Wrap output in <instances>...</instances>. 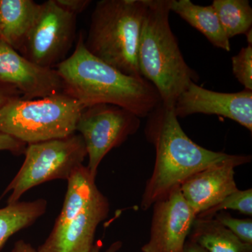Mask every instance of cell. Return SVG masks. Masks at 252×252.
Returning a JSON list of instances; mask_svg holds the SVG:
<instances>
[{
    "mask_svg": "<svg viewBox=\"0 0 252 252\" xmlns=\"http://www.w3.org/2000/svg\"><path fill=\"white\" fill-rule=\"evenodd\" d=\"M55 69L62 79L63 93L85 108L112 104L142 118L162 103L157 89L147 79L126 75L91 54L81 33L73 54Z\"/></svg>",
    "mask_w": 252,
    "mask_h": 252,
    "instance_id": "obj_1",
    "label": "cell"
},
{
    "mask_svg": "<svg viewBox=\"0 0 252 252\" xmlns=\"http://www.w3.org/2000/svg\"><path fill=\"white\" fill-rule=\"evenodd\" d=\"M145 135L156 149L155 165L142 194L146 211L204 169L237 155L213 152L195 143L181 127L174 107L162 103L148 116Z\"/></svg>",
    "mask_w": 252,
    "mask_h": 252,
    "instance_id": "obj_2",
    "label": "cell"
},
{
    "mask_svg": "<svg viewBox=\"0 0 252 252\" xmlns=\"http://www.w3.org/2000/svg\"><path fill=\"white\" fill-rule=\"evenodd\" d=\"M172 0H147L139 44L141 75L157 89L162 104L174 107L177 99L199 77L186 63L170 27Z\"/></svg>",
    "mask_w": 252,
    "mask_h": 252,
    "instance_id": "obj_3",
    "label": "cell"
},
{
    "mask_svg": "<svg viewBox=\"0 0 252 252\" xmlns=\"http://www.w3.org/2000/svg\"><path fill=\"white\" fill-rule=\"evenodd\" d=\"M147 0H101L91 16L86 49L127 76L143 77L138 64Z\"/></svg>",
    "mask_w": 252,
    "mask_h": 252,
    "instance_id": "obj_4",
    "label": "cell"
},
{
    "mask_svg": "<svg viewBox=\"0 0 252 252\" xmlns=\"http://www.w3.org/2000/svg\"><path fill=\"white\" fill-rule=\"evenodd\" d=\"M108 200L85 167L67 180L61 213L37 252H91L97 226L108 216Z\"/></svg>",
    "mask_w": 252,
    "mask_h": 252,
    "instance_id": "obj_5",
    "label": "cell"
},
{
    "mask_svg": "<svg viewBox=\"0 0 252 252\" xmlns=\"http://www.w3.org/2000/svg\"><path fill=\"white\" fill-rule=\"evenodd\" d=\"M85 107L67 94L13 99L0 108V132L26 144L75 133Z\"/></svg>",
    "mask_w": 252,
    "mask_h": 252,
    "instance_id": "obj_6",
    "label": "cell"
},
{
    "mask_svg": "<svg viewBox=\"0 0 252 252\" xmlns=\"http://www.w3.org/2000/svg\"><path fill=\"white\" fill-rule=\"evenodd\" d=\"M24 162L5 189L9 193L7 205L19 202L33 187L55 180H67L87 157L85 144L79 134L28 144Z\"/></svg>",
    "mask_w": 252,
    "mask_h": 252,
    "instance_id": "obj_7",
    "label": "cell"
},
{
    "mask_svg": "<svg viewBox=\"0 0 252 252\" xmlns=\"http://www.w3.org/2000/svg\"><path fill=\"white\" fill-rule=\"evenodd\" d=\"M140 126V118L118 106L95 104L84 109L76 132L84 140L89 157L86 167L94 178L105 156L136 133Z\"/></svg>",
    "mask_w": 252,
    "mask_h": 252,
    "instance_id": "obj_8",
    "label": "cell"
},
{
    "mask_svg": "<svg viewBox=\"0 0 252 252\" xmlns=\"http://www.w3.org/2000/svg\"><path fill=\"white\" fill-rule=\"evenodd\" d=\"M77 16L55 0L39 5V12L20 54L44 67L56 68L66 59L76 38Z\"/></svg>",
    "mask_w": 252,
    "mask_h": 252,
    "instance_id": "obj_9",
    "label": "cell"
},
{
    "mask_svg": "<svg viewBox=\"0 0 252 252\" xmlns=\"http://www.w3.org/2000/svg\"><path fill=\"white\" fill-rule=\"evenodd\" d=\"M150 239L142 252H182L197 216L180 188L153 205Z\"/></svg>",
    "mask_w": 252,
    "mask_h": 252,
    "instance_id": "obj_10",
    "label": "cell"
},
{
    "mask_svg": "<svg viewBox=\"0 0 252 252\" xmlns=\"http://www.w3.org/2000/svg\"><path fill=\"white\" fill-rule=\"evenodd\" d=\"M177 118L195 114L228 118L252 132V91L215 92L191 83L174 106Z\"/></svg>",
    "mask_w": 252,
    "mask_h": 252,
    "instance_id": "obj_11",
    "label": "cell"
},
{
    "mask_svg": "<svg viewBox=\"0 0 252 252\" xmlns=\"http://www.w3.org/2000/svg\"><path fill=\"white\" fill-rule=\"evenodd\" d=\"M0 81L16 88L23 99L64 94L62 79L56 69L38 65L1 41Z\"/></svg>",
    "mask_w": 252,
    "mask_h": 252,
    "instance_id": "obj_12",
    "label": "cell"
},
{
    "mask_svg": "<svg viewBox=\"0 0 252 252\" xmlns=\"http://www.w3.org/2000/svg\"><path fill=\"white\" fill-rule=\"evenodd\" d=\"M251 160V156L237 155L231 160L204 169L180 186L182 196L196 216L215 207L238 190L235 181V168Z\"/></svg>",
    "mask_w": 252,
    "mask_h": 252,
    "instance_id": "obj_13",
    "label": "cell"
},
{
    "mask_svg": "<svg viewBox=\"0 0 252 252\" xmlns=\"http://www.w3.org/2000/svg\"><path fill=\"white\" fill-rule=\"evenodd\" d=\"M39 5L32 0H0V41L22 51Z\"/></svg>",
    "mask_w": 252,
    "mask_h": 252,
    "instance_id": "obj_14",
    "label": "cell"
},
{
    "mask_svg": "<svg viewBox=\"0 0 252 252\" xmlns=\"http://www.w3.org/2000/svg\"><path fill=\"white\" fill-rule=\"evenodd\" d=\"M171 11L198 30L215 47L230 51V39L225 35L212 5L200 6L190 0H172Z\"/></svg>",
    "mask_w": 252,
    "mask_h": 252,
    "instance_id": "obj_15",
    "label": "cell"
},
{
    "mask_svg": "<svg viewBox=\"0 0 252 252\" xmlns=\"http://www.w3.org/2000/svg\"><path fill=\"white\" fill-rule=\"evenodd\" d=\"M189 240L207 252H252V245L242 242L214 218H196Z\"/></svg>",
    "mask_w": 252,
    "mask_h": 252,
    "instance_id": "obj_16",
    "label": "cell"
},
{
    "mask_svg": "<svg viewBox=\"0 0 252 252\" xmlns=\"http://www.w3.org/2000/svg\"><path fill=\"white\" fill-rule=\"evenodd\" d=\"M47 201L37 199L31 202H18L0 209V250L12 235L27 228L46 211Z\"/></svg>",
    "mask_w": 252,
    "mask_h": 252,
    "instance_id": "obj_17",
    "label": "cell"
},
{
    "mask_svg": "<svg viewBox=\"0 0 252 252\" xmlns=\"http://www.w3.org/2000/svg\"><path fill=\"white\" fill-rule=\"evenodd\" d=\"M211 5L228 39L252 29V8L248 0H214Z\"/></svg>",
    "mask_w": 252,
    "mask_h": 252,
    "instance_id": "obj_18",
    "label": "cell"
},
{
    "mask_svg": "<svg viewBox=\"0 0 252 252\" xmlns=\"http://www.w3.org/2000/svg\"><path fill=\"white\" fill-rule=\"evenodd\" d=\"M232 210L240 212L244 215L251 217L252 215V189L247 190H235L225 197L220 203L217 204L215 207L200 214L197 216L198 219L214 218V216L222 210Z\"/></svg>",
    "mask_w": 252,
    "mask_h": 252,
    "instance_id": "obj_19",
    "label": "cell"
},
{
    "mask_svg": "<svg viewBox=\"0 0 252 252\" xmlns=\"http://www.w3.org/2000/svg\"><path fill=\"white\" fill-rule=\"evenodd\" d=\"M232 69L237 80L245 88L252 91V45L243 48L231 59Z\"/></svg>",
    "mask_w": 252,
    "mask_h": 252,
    "instance_id": "obj_20",
    "label": "cell"
},
{
    "mask_svg": "<svg viewBox=\"0 0 252 252\" xmlns=\"http://www.w3.org/2000/svg\"><path fill=\"white\" fill-rule=\"evenodd\" d=\"M219 223L229 230L243 243L252 245V219H235L226 212H220L214 216Z\"/></svg>",
    "mask_w": 252,
    "mask_h": 252,
    "instance_id": "obj_21",
    "label": "cell"
},
{
    "mask_svg": "<svg viewBox=\"0 0 252 252\" xmlns=\"http://www.w3.org/2000/svg\"><path fill=\"white\" fill-rule=\"evenodd\" d=\"M58 6L69 14L77 16L91 4L90 0H55Z\"/></svg>",
    "mask_w": 252,
    "mask_h": 252,
    "instance_id": "obj_22",
    "label": "cell"
},
{
    "mask_svg": "<svg viewBox=\"0 0 252 252\" xmlns=\"http://www.w3.org/2000/svg\"><path fill=\"white\" fill-rule=\"evenodd\" d=\"M26 144L20 142L11 136L0 132V152L9 151L14 154L24 153Z\"/></svg>",
    "mask_w": 252,
    "mask_h": 252,
    "instance_id": "obj_23",
    "label": "cell"
},
{
    "mask_svg": "<svg viewBox=\"0 0 252 252\" xmlns=\"http://www.w3.org/2000/svg\"><path fill=\"white\" fill-rule=\"evenodd\" d=\"M18 97H22V96L16 88L0 81V108Z\"/></svg>",
    "mask_w": 252,
    "mask_h": 252,
    "instance_id": "obj_24",
    "label": "cell"
},
{
    "mask_svg": "<svg viewBox=\"0 0 252 252\" xmlns=\"http://www.w3.org/2000/svg\"><path fill=\"white\" fill-rule=\"evenodd\" d=\"M11 252H37V250H34L31 244L21 240L15 243Z\"/></svg>",
    "mask_w": 252,
    "mask_h": 252,
    "instance_id": "obj_25",
    "label": "cell"
},
{
    "mask_svg": "<svg viewBox=\"0 0 252 252\" xmlns=\"http://www.w3.org/2000/svg\"><path fill=\"white\" fill-rule=\"evenodd\" d=\"M207 252V251L204 250L198 244L194 243V242L191 241V240L189 239L186 242L183 252Z\"/></svg>",
    "mask_w": 252,
    "mask_h": 252,
    "instance_id": "obj_26",
    "label": "cell"
},
{
    "mask_svg": "<svg viewBox=\"0 0 252 252\" xmlns=\"http://www.w3.org/2000/svg\"><path fill=\"white\" fill-rule=\"evenodd\" d=\"M122 246V242H116V243H113L112 245L109 247V248L107 250V251H106V252H117L120 250ZM91 252H100V249H99L98 245H94V248H93Z\"/></svg>",
    "mask_w": 252,
    "mask_h": 252,
    "instance_id": "obj_27",
    "label": "cell"
},
{
    "mask_svg": "<svg viewBox=\"0 0 252 252\" xmlns=\"http://www.w3.org/2000/svg\"><path fill=\"white\" fill-rule=\"evenodd\" d=\"M245 35L247 36V39H248V42L249 45H252V31L250 29V31L247 32Z\"/></svg>",
    "mask_w": 252,
    "mask_h": 252,
    "instance_id": "obj_28",
    "label": "cell"
}]
</instances>
